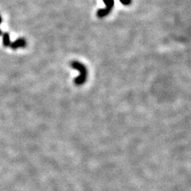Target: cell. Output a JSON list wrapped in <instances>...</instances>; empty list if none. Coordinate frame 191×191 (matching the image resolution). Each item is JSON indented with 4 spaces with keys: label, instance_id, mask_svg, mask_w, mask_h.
I'll return each instance as SVG.
<instances>
[{
    "label": "cell",
    "instance_id": "6da1fadb",
    "mask_svg": "<svg viewBox=\"0 0 191 191\" xmlns=\"http://www.w3.org/2000/svg\"><path fill=\"white\" fill-rule=\"evenodd\" d=\"M71 66H72V68L79 70V72H80V75L74 79L75 84L78 86L82 85L87 80V70L86 67L81 63L77 62V61H73V62H71Z\"/></svg>",
    "mask_w": 191,
    "mask_h": 191
},
{
    "label": "cell",
    "instance_id": "7a4b0ae2",
    "mask_svg": "<svg viewBox=\"0 0 191 191\" xmlns=\"http://www.w3.org/2000/svg\"><path fill=\"white\" fill-rule=\"evenodd\" d=\"M103 1L106 5V8L100 9L97 12V16L99 18H104L110 14L114 6V0H103Z\"/></svg>",
    "mask_w": 191,
    "mask_h": 191
},
{
    "label": "cell",
    "instance_id": "3957f363",
    "mask_svg": "<svg viewBox=\"0 0 191 191\" xmlns=\"http://www.w3.org/2000/svg\"><path fill=\"white\" fill-rule=\"evenodd\" d=\"M26 45V42L24 38H18L14 41V43L10 44V46L12 49H16L18 48H24Z\"/></svg>",
    "mask_w": 191,
    "mask_h": 191
},
{
    "label": "cell",
    "instance_id": "277c9868",
    "mask_svg": "<svg viewBox=\"0 0 191 191\" xmlns=\"http://www.w3.org/2000/svg\"><path fill=\"white\" fill-rule=\"evenodd\" d=\"M3 44L5 47H9L10 46V44H11V42H10V36L9 34L8 33H5L3 34Z\"/></svg>",
    "mask_w": 191,
    "mask_h": 191
},
{
    "label": "cell",
    "instance_id": "5b68a950",
    "mask_svg": "<svg viewBox=\"0 0 191 191\" xmlns=\"http://www.w3.org/2000/svg\"><path fill=\"white\" fill-rule=\"evenodd\" d=\"M120 2L125 6H128L131 4L132 0H120Z\"/></svg>",
    "mask_w": 191,
    "mask_h": 191
},
{
    "label": "cell",
    "instance_id": "8992f818",
    "mask_svg": "<svg viewBox=\"0 0 191 191\" xmlns=\"http://www.w3.org/2000/svg\"><path fill=\"white\" fill-rule=\"evenodd\" d=\"M1 23H2V17L0 16V24H1Z\"/></svg>",
    "mask_w": 191,
    "mask_h": 191
},
{
    "label": "cell",
    "instance_id": "52a82bcc",
    "mask_svg": "<svg viewBox=\"0 0 191 191\" xmlns=\"http://www.w3.org/2000/svg\"><path fill=\"white\" fill-rule=\"evenodd\" d=\"M1 34H2V31H0V35H1Z\"/></svg>",
    "mask_w": 191,
    "mask_h": 191
}]
</instances>
